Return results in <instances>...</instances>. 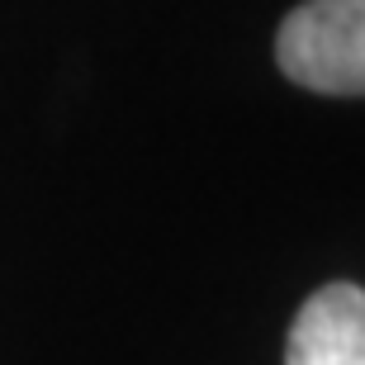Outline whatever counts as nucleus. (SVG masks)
I'll return each mask as SVG.
<instances>
[{"mask_svg":"<svg viewBox=\"0 0 365 365\" xmlns=\"http://www.w3.org/2000/svg\"><path fill=\"white\" fill-rule=\"evenodd\" d=\"M275 62L323 95L365 91V0H304L275 34Z\"/></svg>","mask_w":365,"mask_h":365,"instance_id":"f257e3e1","label":"nucleus"},{"mask_svg":"<svg viewBox=\"0 0 365 365\" xmlns=\"http://www.w3.org/2000/svg\"><path fill=\"white\" fill-rule=\"evenodd\" d=\"M284 365H365V294L361 284L337 280L304 299Z\"/></svg>","mask_w":365,"mask_h":365,"instance_id":"f03ea898","label":"nucleus"}]
</instances>
